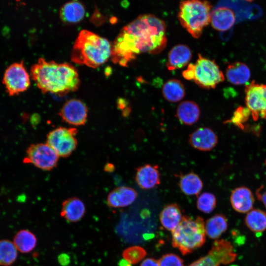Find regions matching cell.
I'll use <instances>...</instances> for the list:
<instances>
[{
    "label": "cell",
    "instance_id": "obj_1",
    "mask_svg": "<svg viewBox=\"0 0 266 266\" xmlns=\"http://www.w3.org/2000/svg\"><path fill=\"white\" fill-rule=\"evenodd\" d=\"M166 25L153 14H143L125 26L112 44L111 59L114 64L128 66L139 54H157L166 47Z\"/></svg>",
    "mask_w": 266,
    "mask_h": 266
},
{
    "label": "cell",
    "instance_id": "obj_2",
    "mask_svg": "<svg viewBox=\"0 0 266 266\" xmlns=\"http://www.w3.org/2000/svg\"><path fill=\"white\" fill-rule=\"evenodd\" d=\"M32 79L43 93L63 96L76 91L80 81L76 69L68 63L38 59L31 68Z\"/></svg>",
    "mask_w": 266,
    "mask_h": 266
},
{
    "label": "cell",
    "instance_id": "obj_3",
    "mask_svg": "<svg viewBox=\"0 0 266 266\" xmlns=\"http://www.w3.org/2000/svg\"><path fill=\"white\" fill-rule=\"evenodd\" d=\"M111 50L112 44L107 39L83 30L74 43L70 58L74 63L97 68L111 58Z\"/></svg>",
    "mask_w": 266,
    "mask_h": 266
},
{
    "label": "cell",
    "instance_id": "obj_4",
    "mask_svg": "<svg viewBox=\"0 0 266 266\" xmlns=\"http://www.w3.org/2000/svg\"><path fill=\"white\" fill-rule=\"evenodd\" d=\"M172 245L183 255L192 253L205 241V223L202 217L183 216L178 226L171 232Z\"/></svg>",
    "mask_w": 266,
    "mask_h": 266
},
{
    "label": "cell",
    "instance_id": "obj_5",
    "mask_svg": "<svg viewBox=\"0 0 266 266\" xmlns=\"http://www.w3.org/2000/svg\"><path fill=\"white\" fill-rule=\"evenodd\" d=\"M212 7L211 4L206 0L181 1L178 20L193 37L198 38L203 28L210 23Z\"/></svg>",
    "mask_w": 266,
    "mask_h": 266
},
{
    "label": "cell",
    "instance_id": "obj_6",
    "mask_svg": "<svg viewBox=\"0 0 266 266\" xmlns=\"http://www.w3.org/2000/svg\"><path fill=\"white\" fill-rule=\"evenodd\" d=\"M195 64L193 80L200 87L207 89H214L225 80L223 73L214 60L198 54Z\"/></svg>",
    "mask_w": 266,
    "mask_h": 266
},
{
    "label": "cell",
    "instance_id": "obj_7",
    "mask_svg": "<svg viewBox=\"0 0 266 266\" xmlns=\"http://www.w3.org/2000/svg\"><path fill=\"white\" fill-rule=\"evenodd\" d=\"M77 130L75 128L59 127L50 131L47 135L46 143L59 157L69 156L77 145L75 135Z\"/></svg>",
    "mask_w": 266,
    "mask_h": 266
},
{
    "label": "cell",
    "instance_id": "obj_8",
    "mask_svg": "<svg viewBox=\"0 0 266 266\" xmlns=\"http://www.w3.org/2000/svg\"><path fill=\"white\" fill-rule=\"evenodd\" d=\"M2 83L10 96L26 91L30 86V77L23 61L14 63L5 69Z\"/></svg>",
    "mask_w": 266,
    "mask_h": 266
},
{
    "label": "cell",
    "instance_id": "obj_9",
    "mask_svg": "<svg viewBox=\"0 0 266 266\" xmlns=\"http://www.w3.org/2000/svg\"><path fill=\"white\" fill-rule=\"evenodd\" d=\"M26 152L23 160L25 164H33L44 170H50L57 165L59 157L47 143L32 144Z\"/></svg>",
    "mask_w": 266,
    "mask_h": 266
},
{
    "label": "cell",
    "instance_id": "obj_10",
    "mask_svg": "<svg viewBox=\"0 0 266 266\" xmlns=\"http://www.w3.org/2000/svg\"><path fill=\"white\" fill-rule=\"evenodd\" d=\"M245 94L246 107L250 111L253 119H266V85L253 81L246 86Z\"/></svg>",
    "mask_w": 266,
    "mask_h": 266
},
{
    "label": "cell",
    "instance_id": "obj_11",
    "mask_svg": "<svg viewBox=\"0 0 266 266\" xmlns=\"http://www.w3.org/2000/svg\"><path fill=\"white\" fill-rule=\"evenodd\" d=\"M88 108L81 100L72 99L66 101L59 115L64 122L71 125H84L87 121Z\"/></svg>",
    "mask_w": 266,
    "mask_h": 266
},
{
    "label": "cell",
    "instance_id": "obj_12",
    "mask_svg": "<svg viewBox=\"0 0 266 266\" xmlns=\"http://www.w3.org/2000/svg\"><path fill=\"white\" fill-rule=\"evenodd\" d=\"M188 142L194 148L201 151L213 149L218 143L216 133L208 127L198 128L190 134Z\"/></svg>",
    "mask_w": 266,
    "mask_h": 266
},
{
    "label": "cell",
    "instance_id": "obj_13",
    "mask_svg": "<svg viewBox=\"0 0 266 266\" xmlns=\"http://www.w3.org/2000/svg\"><path fill=\"white\" fill-rule=\"evenodd\" d=\"M135 180L138 186L147 190L160 184V173L158 165L147 164L136 169Z\"/></svg>",
    "mask_w": 266,
    "mask_h": 266
},
{
    "label": "cell",
    "instance_id": "obj_14",
    "mask_svg": "<svg viewBox=\"0 0 266 266\" xmlns=\"http://www.w3.org/2000/svg\"><path fill=\"white\" fill-rule=\"evenodd\" d=\"M254 198L251 191L241 186L233 190L230 196V202L234 210L239 213H248L253 208Z\"/></svg>",
    "mask_w": 266,
    "mask_h": 266
},
{
    "label": "cell",
    "instance_id": "obj_15",
    "mask_svg": "<svg viewBox=\"0 0 266 266\" xmlns=\"http://www.w3.org/2000/svg\"><path fill=\"white\" fill-rule=\"evenodd\" d=\"M137 196V193L134 189L127 186H120L109 193L107 198V203L110 207H124L133 202Z\"/></svg>",
    "mask_w": 266,
    "mask_h": 266
},
{
    "label": "cell",
    "instance_id": "obj_16",
    "mask_svg": "<svg viewBox=\"0 0 266 266\" xmlns=\"http://www.w3.org/2000/svg\"><path fill=\"white\" fill-rule=\"evenodd\" d=\"M85 213V205L78 198H69L62 202L60 215L68 222L76 223L80 221Z\"/></svg>",
    "mask_w": 266,
    "mask_h": 266
},
{
    "label": "cell",
    "instance_id": "obj_17",
    "mask_svg": "<svg viewBox=\"0 0 266 266\" xmlns=\"http://www.w3.org/2000/svg\"><path fill=\"white\" fill-rule=\"evenodd\" d=\"M235 21L233 11L227 7H219L212 11L210 23L212 27L220 32L231 29Z\"/></svg>",
    "mask_w": 266,
    "mask_h": 266
},
{
    "label": "cell",
    "instance_id": "obj_18",
    "mask_svg": "<svg viewBox=\"0 0 266 266\" xmlns=\"http://www.w3.org/2000/svg\"><path fill=\"white\" fill-rule=\"evenodd\" d=\"M85 15V6L78 0H71L65 3L60 10L61 20L64 23L68 25L80 22Z\"/></svg>",
    "mask_w": 266,
    "mask_h": 266
},
{
    "label": "cell",
    "instance_id": "obj_19",
    "mask_svg": "<svg viewBox=\"0 0 266 266\" xmlns=\"http://www.w3.org/2000/svg\"><path fill=\"white\" fill-rule=\"evenodd\" d=\"M190 48L184 44L174 46L169 51L166 66L169 70L181 68L187 66L192 58Z\"/></svg>",
    "mask_w": 266,
    "mask_h": 266
},
{
    "label": "cell",
    "instance_id": "obj_20",
    "mask_svg": "<svg viewBox=\"0 0 266 266\" xmlns=\"http://www.w3.org/2000/svg\"><path fill=\"white\" fill-rule=\"evenodd\" d=\"M200 114L199 105L191 100H185L180 103L176 113L179 121L186 126H191L197 123Z\"/></svg>",
    "mask_w": 266,
    "mask_h": 266
},
{
    "label": "cell",
    "instance_id": "obj_21",
    "mask_svg": "<svg viewBox=\"0 0 266 266\" xmlns=\"http://www.w3.org/2000/svg\"><path fill=\"white\" fill-rule=\"evenodd\" d=\"M182 217L179 206L171 203L164 207L160 214V220L165 229L172 232L180 224Z\"/></svg>",
    "mask_w": 266,
    "mask_h": 266
},
{
    "label": "cell",
    "instance_id": "obj_22",
    "mask_svg": "<svg viewBox=\"0 0 266 266\" xmlns=\"http://www.w3.org/2000/svg\"><path fill=\"white\" fill-rule=\"evenodd\" d=\"M228 80L234 85H242L249 80L251 72L244 63L236 62L229 65L226 71Z\"/></svg>",
    "mask_w": 266,
    "mask_h": 266
},
{
    "label": "cell",
    "instance_id": "obj_23",
    "mask_svg": "<svg viewBox=\"0 0 266 266\" xmlns=\"http://www.w3.org/2000/svg\"><path fill=\"white\" fill-rule=\"evenodd\" d=\"M179 186L186 195H198L203 188V183L197 174L191 172L180 177Z\"/></svg>",
    "mask_w": 266,
    "mask_h": 266
},
{
    "label": "cell",
    "instance_id": "obj_24",
    "mask_svg": "<svg viewBox=\"0 0 266 266\" xmlns=\"http://www.w3.org/2000/svg\"><path fill=\"white\" fill-rule=\"evenodd\" d=\"M228 228V221L223 214H215L207 220L205 224L206 234L210 238H218Z\"/></svg>",
    "mask_w": 266,
    "mask_h": 266
},
{
    "label": "cell",
    "instance_id": "obj_25",
    "mask_svg": "<svg viewBox=\"0 0 266 266\" xmlns=\"http://www.w3.org/2000/svg\"><path fill=\"white\" fill-rule=\"evenodd\" d=\"M13 242L19 252L28 253L35 247L37 238L32 232L28 230H21L15 235Z\"/></svg>",
    "mask_w": 266,
    "mask_h": 266
},
{
    "label": "cell",
    "instance_id": "obj_26",
    "mask_svg": "<svg viewBox=\"0 0 266 266\" xmlns=\"http://www.w3.org/2000/svg\"><path fill=\"white\" fill-rule=\"evenodd\" d=\"M162 93L164 98L169 102H176L184 97L185 90L180 80L170 79L164 84Z\"/></svg>",
    "mask_w": 266,
    "mask_h": 266
},
{
    "label": "cell",
    "instance_id": "obj_27",
    "mask_svg": "<svg viewBox=\"0 0 266 266\" xmlns=\"http://www.w3.org/2000/svg\"><path fill=\"white\" fill-rule=\"evenodd\" d=\"M245 223L253 232L261 233L266 230V213L259 209H252L247 213Z\"/></svg>",
    "mask_w": 266,
    "mask_h": 266
},
{
    "label": "cell",
    "instance_id": "obj_28",
    "mask_svg": "<svg viewBox=\"0 0 266 266\" xmlns=\"http://www.w3.org/2000/svg\"><path fill=\"white\" fill-rule=\"evenodd\" d=\"M17 258V250L13 242L7 239L0 240V265L11 266Z\"/></svg>",
    "mask_w": 266,
    "mask_h": 266
},
{
    "label": "cell",
    "instance_id": "obj_29",
    "mask_svg": "<svg viewBox=\"0 0 266 266\" xmlns=\"http://www.w3.org/2000/svg\"><path fill=\"white\" fill-rule=\"evenodd\" d=\"M216 204V199L215 195L209 192H204L200 194L197 200L198 208L205 213L211 212Z\"/></svg>",
    "mask_w": 266,
    "mask_h": 266
},
{
    "label": "cell",
    "instance_id": "obj_30",
    "mask_svg": "<svg viewBox=\"0 0 266 266\" xmlns=\"http://www.w3.org/2000/svg\"><path fill=\"white\" fill-rule=\"evenodd\" d=\"M146 255L144 248L138 246H133L125 249L122 253L123 259L131 264H135L142 260Z\"/></svg>",
    "mask_w": 266,
    "mask_h": 266
},
{
    "label": "cell",
    "instance_id": "obj_31",
    "mask_svg": "<svg viewBox=\"0 0 266 266\" xmlns=\"http://www.w3.org/2000/svg\"><path fill=\"white\" fill-rule=\"evenodd\" d=\"M250 114L251 112L247 107L239 106L234 111L231 120L227 122H232L242 128L243 123L248 120Z\"/></svg>",
    "mask_w": 266,
    "mask_h": 266
},
{
    "label": "cell",
    "instance_id": "obj_32",
    "mask_svg": "<svg viewBox=\"0 0 266 266\" xmlns=\"http://www.w3.org/2000/svg\"><path fill=\"white\" fill-rule=\"evenodd\" d=\"M158 262L160 266H184L183 260L172 253L163 255Z\"/></svg>",
    "mask_w": 266,
    "mask_h": 266
},
{
    "label": "cell",
    "instance_id": "obj_33",
    "mask_svg": "<svg viewBox=\"0 0 266 266\" xmlns=\"http://www.w3.org/2000/svg\"><path fill=\"white\" fill-rule=\"evenodd\" d=\"M188 266H218L214 259L208 254L195 261Z\"/></svg>",
    "mask_w": 266,
    "mask_h": 266
},
{
    "label": "cell",
    "instance_id": "obj_34",
    "mask_svg": "<svg viewBox=\"0 0 266 266\" xmlns=\"http://www.w3.org/2000/svg\"><path fill=\"white\" fill-rule=\"evenodd\" d=\"M195 74V64H190L187 68L182 72L183 77L188 80H193Z\"/></svg>",
    "mask_w": 266,
    "mask_h": 266
},
{
    "label": "cell",
    "instance_id": "obj_35",
    "mask_svg": "<svg viewBox=\"0 0 266 266\" xmlns=\"http://www.w3.org/2000/svg\"><path fill=\"white\" fill-rule=\"evenodd\" d=\"M58 261L61 266H67L70 263V257L66 253H62L58 256Z\"/></svg>",
    "mask_w": 266,
    "mask_h": 266
},
{
    "label": "cell",
    "instance_id": "obj_36",
    "mask_svg": "<svg viewBox=\"0 0 266 266\" xmlns=\"http://www.w3.org/2000/svg\"><path fill=\"white\" fill-rule=\"evenodd\" d=\"M256 195L258 199L262 202L266 208V190H264L262 186L259 188L256 192Z\"/></svg>",
    "mask_w": 266,
    "mask_h": 266
},
{
    "label": "cell",
    "instance_id": "obj_37",
    "mask_svg": "<svg viewBox=\"0 0 266 266\" xmlns=\"http://www.w3.org/2000/svg\"><path fill=\"white\" fill-rule=\"evenodd\" d=\"M140 266H160L159 262L152 258H148L144 260Z\"/></svg>",
    "mask_w": 266,
    "mask_h": 266
},
{
    "label": "cell",
    "instance_id": "obj_38",
    "mask_svg": "<svg viewBox=\"0 0 266 266\" xmlns=\"http://www.w3.org/2000/svg\"><path fill=\"white\" fill-rule=\"evenodd\" d=\"M127 102L124 99H120L117 101V106L120 109H122L123 110L127 107Z\"/></svg>",
    "mask_w": 266,
    "mask_h": 266
},
{
    "label": "cell",
    "instance_id": "obj_39",
    "mask_svg": "<svg viewBox=\"0 0 266 266\" xmlns=\"http://www.w3.org/2000/svg\"><path fill=\"white\" fill-rule=\"evenodd\" d=\"M114 169V166L110 163H107L104 166V170L107 172H112Z\"/></svg>",
    "mask_w": 266,
    "mask_h": 266
},
{
    "label": "cell",
    "instance_id": "obj_40",
    "mask_svg": "<svg viewBox=\"0 0 266 266\" xmlns=\"http://www.w3.org/2000/svg\"><path fill=\"white\" fill-rule=\"evenodd\" d=\"M118 266H132V264L123 259L119 261Z\"/></svg>",
    "mask_w": 266,
    "mask_h": 266
},
{
    "label": "cell",
    "instance_id": "obj_41",
    "mask_svg": "<svg viewBox=\"0 0 266 266\" xmlns=\"http://www.w3.org/2000/svg\"></svg>",
    "mask_w": 266,
    "mask_h": 266
}]
</instances>
